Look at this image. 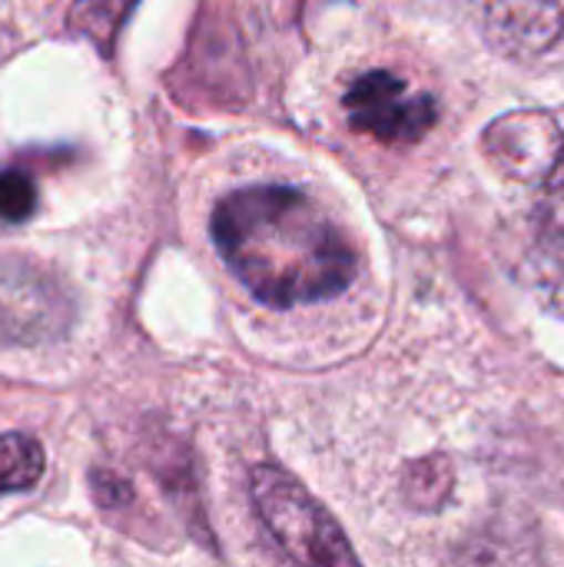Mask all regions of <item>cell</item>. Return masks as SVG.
I'll list each match as a JSON object with an SVG mask.
<instances>
[{"label":"cell","mask_w":564,"mask_h":567,"mask_svg":"<svg viewBox=\"0 0 564 567\" xmlns=\"http://www.w3.org/2000/svg\"><path fill=\"white\" fill-rule=\"evenodd\" d=\"M485 153L505 176L542 186L562 159L564 133L548 113L519 110L489 126Z\"/></svg>","instance_id":"obj_4"},{"label":"cell","mask_w":564,"mask_h":567,"mask_svg":"<svg viewBox=\"0 0 564 567\" xmlns=\"http://www.w3.org/2000/svg\"><path fill=\"white\" fill-rule=\"evenodd\" d=\"M209 233L233 276L273 309L332 299L359 269L339 223L293 186H246L223 196Z\"/></svg>","instance_id":"obj_1"},{"label":"cell","mask_w":564,"mask_h":567,"mask_svg":"<svg viewBox=\"0 0 564 567\" xmlns=\"http://www.w3.org/2000/svg\"><path fill=\"white\" fill-rule=\"evenodd\" d=\"M545 286L552 289V296L562 302V309H564V272H558V276H552V279H545Z\"/></svg>","instance_id":"obj_8"},{"label":"cell","mask_w":564,"mask_h":567,"mask_svg":"<svg viewBox=\"0 0 564 567\" xmlns=\"http://www.w3.org/2000/svg\"><path fill=\"white\" fill-rule=\"evenodd\" d=\"M37 209V186L20 169L0 173V219L3 223H23Z\"/></svg>","instance_id":"obj_7"},{"label":"cell","mask_w":564,"mask_h":567,"mask_svg":"<svg viewBox=\"0 0 564 567\" xmlns=\"http://www.w3.org/2000/svg\"><path fill=\"white\" fill-rule=\"evenodd\" d=\"M43 478V449L23 432L0 435V498L30 492Z\"/></svg>","instance_id":"obj_6"},{"label":"cell","mask_w":564,"mask_h":567,"mask_svg":"<svg viewBox=\"0 0 564 567\" xmlns=\"http://www.w3.org/2000/svg\"><path fill=\"white\" fill-rule=\"evenodd\" d=\"M342 106L359 133L392 146L416 143L435 123V100L389 70H372L352 80Z\"/></svg>","instance_id":"obj_3"},{"label":"cell","mask_w":564,"mask_h":567,"mask_svg":"<svg viewBox=\"0 0 564 567\" xmlns=\"http://www.w3.org/2000/svg\"><path fill=\"white\" fill-rule=\"evenodd\" d=\"M489 43L512 56L552 50L564 37V0H469Z\"/></svg>","instance_id":"obj_5"},{"label":"cell","mask_w":564,"mask_h":567,"mask_svg":"<svg viewBox=\"0 0 564 567\" xmlns=\"http://www.w3.org/2000/svg\"><path fill=\"white\" fill-rule=\"evenodd\" d=\"M253 505L276 545L299 567H359L339 522L286 472L259 465L249 475Z\"/></svg>","instance_id":"obj_2"}]
</instances>
